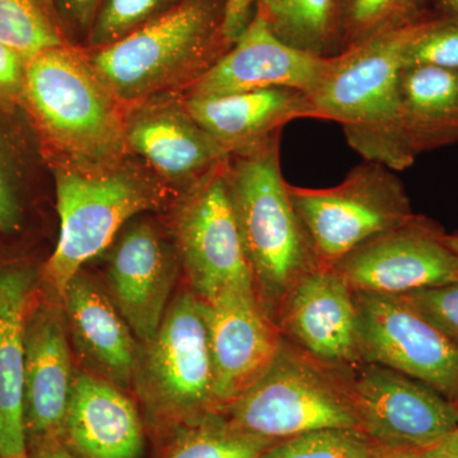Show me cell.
Instances as JSON below:
<instances>
[{
  "instance_id": "12",
  "label": "cell",
  "mask_w": 458,
  "mask_h": 458,
  "mask_svg": "<svg viewBox=\"0 0 458 458\" xmlns=\"http://www.w3.org/2000/svg\"><path fill=\"white\" fill-rule=\"evenodd\" d=\"M349 382L360 429L377 445L423 450L458 427L450 399L396 370L363 361Z\"/></svg>"
},
{
  "instance_id": "20",
  "label": "cell",
  "mask_w": 458,
  "mask_h": 458,
  "mask_svg": "<svg viewBox=\"0 0 458 458\" xmlns=\"http://www.w3.org/2000/svg\"><path fill=\"white\" fill-rule=\"evenodd\" d=\"M63 434L86 458H138L143 448L134 403L119 386L86 373L74 377Z\"/></svg>"
},
{
  "instance_id": "14",
  "label": "cell",
  "mask_w": 458,
  "mask_h": 458,
  "mask_svg": "<svg viewBox=\"0 0 458 458\" xmlns=\"http://www.w3.org/2000/svg\"><path fill=\"white\" fill-rule=\"evenodd\" d=\"M123 128L128 152L141 157L157 176L183 191L229 158L176 93L125 106Z\"/></svg>"
},
{
  "instance_id": "34",
  "label": "cell",
  "mask_w": 458,
  "mask_h": 458,
  "mask_svg": "<svg viewBox=\"0 0 458 458\" xmlns=\"http://www.w3.org/2000/svg\"><path fill=\"white\" fill-rule=\"evenodd\" d=\"M256 0H225L223 33L229 45L240 38L255 16Z\"/></svg>"
},
{
  "instance_id": "2",
  "label": "cell",
  "mask_w": 458,
  "mask_h": 458,
  "mask_svg": "<svg viewBox=\"0 0 458 458\" xmlns=\"http://www.w3.org/2000/svg\"><path fill=\"white\" fill-rule=\"evenodd\" d=\"M282 131L229 156L232 209L259 298L270 315L303 276L319 267L280 165Z\"/></svg>"
},
{
  "instance_id": "23",
  "label": "cell",
  "mask_w": 458,
  "mask_h": 458,
  "mask_svg": "<svg viewBox=\"0 0 458 458\" xmlns=\"http://www.w3.org/2000/svg\"><path fill=\"white\" fill-rule=\"evenodd\" d=\"M401 140L412 159L458 143V72L403 68L400 77Z\"/></svg>"
},
{
  "instance_id": "4",
  "label": "cell",
  "mask_w": 458,
  "mask_h": 458,
  "mask_svg": "<svg viewBox=\"0 0 458 458\" xmlns=\"http://www.w3.org/2000/svg\"><path fill=\"white\" fill-rule=\"evenodd\" d=\"M426 20L330 57L324 77L309 95L318 119L339 123L349 146L364 161L394 172L415 162L401 140L400 77L406 47Z\"/></svg>"
},
{
  "instance_id": "41",
  "label": "cell",
  "mask_w": 458,
  "mask_h": 458,
  "mask_svg": "<svg viewBox=\"0 0 458 458\" xmlns=\"http://www.w3.org/2000/svg\"><path fill=\"white\" fill-rule=\"evenodd\" d=\"M42 2H44V4L47 5V8L49 9L50 12L53 11V0H42Z\"/></svg>"
},
{
  "instance_id": "35",
  "label": "cell",
  "mask_w": 458,
  "mask_h": 458,
  "mask_svg": "<svg viewBox=\"0 0 458 458\" xmlns=\"http://www.w3.org/2000/svg\"><path fill=\"white\" fill-rule=\"evenodd\" d=\"M65 20L82 31H90L99 5V0H53Z\"/></svg>"
},
{
  "instance_id": "13",
  "label": "cell",
  "mask_w": 458,
  "mask_h": 458,
  "mask_svg": "<svg viewBox=\"0 0 458 458\" xmlns=\"http://www.w3.org/2000/svg\"><path fill=\"white\" fill-rule=\"evenodd\" d=\"M201 302L218 411L261 378L276 360L283 336L256 291L229 289Z\"/></svg>"
},
{
  "instance_id": "17",
  "label": "cell",
  "mask_w": 458,
  "mask_h": 458,
  "mask_svg": "<svg viewBox=\"0 0 458 458\" xmlns=\"http://www.w3.org/2000/svg\"><path fill=\"white\" fill-rule=\"evenodd\" d=\"M177 250L149 222H132L123 231L110 259L108 284L114 304L132 335L144 344L156 335L176 278Z\"/></svg>"
},
{
  "instance_id": "6",
  "label": "cell",
  "mask_w": 458,
  "mask_h": 458,
  "mask_svg": "<svg viewBox=\"0 0 458 458\" xmlns=\"http://www.w3.org/2000/svg\"><path fill=\"white\" fill-rule=\"evenodd\" d=\"M218 411L242 432L274 442L325 428L360 429L349 370L316 360L284 337L261 378Z\"/></svg>"
},
{
  "instance_id": "30",
  "label": "cell",
  "mask_w": 458,
  "mask_h": 458,
  "mask_svg": "<svg viewBox=\"0 0 458 458\" xmlns=\"http://www.w3.org/2000/svg\"><path fill=\"white\" fill-rule=\"evenodd\" d=\"M403 66H432L458 72V22L442 16L428 18L406 47Z\"/></svg>"
},
{
  "instance_id": "8",
  "label": "cell",
  "mask_w": 458,
  "mask_h": 458,
  "mask_svg": "<svg viewBox=\"0 0 458 458\" xmlns=\"http://www.w3.org/2000/svg\"><path fill=\"white\" fill-rule=\"evenodd\" d=\"M140 369L148 403L172 418H201L216 411V376L203 302L180 294L146 344Z\"/></svg>"
},
{
  "instance_id": "5",
  "label": "cell",
  "mask_w": 458,
  "mask_h": 458,
  "mask_svg": "<svg viewBox=\"0 0 458 458\" xmlns=\"http://www.w3.org/2000/svg\"><path fill=\"white\" fill-rule=\"evenodd\" d=\"M54 174L60 232L44 276L62 301L84 262L101 254L135 216L161 207L167 183L126 159L101 171L57 164Z\"/></svg>"
},
{
  "instance_id": "16",
  "label": "cell",
  "mask_w": 458,
  "mask_h": 458,
  "mask_svg": "<svg viewBox=\"0 0 458 458\" xmlns=\"http://www.w3.org/2000/svg\"><path fill=\"white\" fill-rule=\"evenodd\" d=\"M330 57L289 47L255 13L245 31L183 95L222 96L267 89L312 92Z\"/></svg>"
},
{
  "instance_id": "27",
  "label": "cell",
  "mask_w": 458,
  "mask_h": 458,
  "mask_svg": "<svg viewBox=\"0 0 458 458\" xmlns=\"http://www.w3.org/2000/svg\"><path fill=\"white\" fill-rule=\"evenodd\" d=\"M0 41L27 62L64 44L42 0H0Z\"/></svg>"
},
{
  "instance_id": "21",
  "label": "cell",
  "mask_w": 458,
  "mask_h": 458,
  "mask_svg": "<svg viewBox=\"0 0 458 458\" xmlns=\"http://www.w3.org/2000/svg\"><path fill=\"white\" fill-rule=\"evenodd\" d=\"M62 302L84 360L111 384H131L138 364L134 337L114 302L81 271L69 282Z\"/></svg>"
},
{
  "instance_id": "37",
  "label": "cell",
  "mask_w": 458,
  "mask_h": 458,
  "mask_svg": "<svg viewBox=\"0 0 458 458\" xmlns=\"http://www.w3.org/2000/svg\"><path fill=\"white\" fill-rule=\"evenodd\" d=\"M32 458H77L71 452L66 450L64 445H60L56 439L41 442L36 448Z\"/></svg>"
},
{
  "instance_id": "11",
  "label": "cell",
  "mask_w": 458,
  "mask_h": 458,
  "mask_svg": "<svg viewBox=\"0 0 458 458\" xmlns=\"http://www.w3.org/2000/svg\"><path fill=\"white\" fill-rule=\"evenodd\" d=\"M426 216L370 238L334 265L358 293L403 295L458 279V255Z\"/></svg>"
},
{
  "instance_id": "15",
  "label": "cell",
  "mask_w": 458,
  "mask_h": 458,
  "mask_svg": "<svg viewBox=\"0 0 458 458\" xmlns=\"http://www.w3.org/2000/svg\"><path fill=\"white\" fill-rule=\"evenodd\" d=\"M274 319L285 340L327 366L351 370L363 363L354 291L333 267L298 280Z\"/></svg>"
},
{
  "instance_id": "26",
  "label": "cell",
  "mask_w": 458,
  "mask_h": 458,
  "mask_svg": "<svg viewBox=\"0 0 458 458\" xmlns=\"http://www.w3.org/2000/svg\"><path fill=\"white\" fill-rule=\"evenodd\" d=\"M274 441L242 432L210 411L174 445L167 458H259Z\"/></svg>"
},
{
  "instance_id": "32",
  "label": "cell",
  "mask_w": 458,
  "mask_h": 458,
  "mask_svg": "<svg viewBox=\"0 0 458 458\" xmlns=\"http://www.w3.org/2000/svg\"><path fill=\"white\" fill-rule=\"evenodd\" d=\"M0 128V232L11 233L20 227V189L22 165L16 148Z\"/></svg>"
},
{
  "instance_id": "7",
  "label": "cell",
  "mask_w": 458,
  "mask_h": 458,
  "mask_svg": "<svg viewBox=\"0 0 458 458\" xmlns=\"http://www.w3.org/2000/svg\"><path fill=\"white\" fill-rule=\"evenodd\" d=\"M289 192L319 267H334L358 246L415 214L397 174L377 162L355 165L333 188L289 183Z\"/></svg>"
},
{
  "instance_id": "19",
  "label": "cell",
  "mask_w": 458,
  "mask_h": 458,
  "mask_svg": "<svg viewBox=\"0 0 458 458\" xmlns=\"http://www.w3.org/2000/svg\"><path fill=\"white\" fill-rule=\"evenodd\" d=\"M189 114L229 156L246 152L297 119H318L309 95L267 89L222 96L182 95Z\"/></svg>"
},
{
  "instance_id": "9",
  "label": "cell",
  "mask_w": 458,
  "mask_h": 458,
  "mask_svg": "<svg viewBox=\"0 0 458 458\" xmlns=\"http://www.w3.org/2000/svg\"><path fill=\"white\" fill-rule=\"evenodd\" d=\"M227 162L183 191L174 216L177 255L201 301L229 289L256 291L229 199Z\"/></svg>"
},
{
  "instance_id": "18",
  "label": "cell",
  "mask_w": 458,
  "mask_h": 458,
  "mask_svg": "<svg viewBox=\"0 0 458 458\" xmlns=\"http://www.w3.org/2000/svg\"><path fill=\"white\" fill-rule=\"evenodd\" d=\"M73 382L65 313L41 307L25 330L26 428L40 443L64 433Z\"/></svg>"
},
{
  "instance_id": "28",
  "label": "cell",
  "mask_w": 458,
  "mask_h": 458,
  "mask_svg": "<svg viewBox=\"0 0 458 458\" xmlns=\"http://www.w3.org/2000/svg\"><path fill=\"white\" fill-rule=\"evenodd\" d=\"M376 447L357 428H325L276 442L259 458H370Z\"/></svg>"
},
{
  "instance_id": "39",
  "label": "cell",
  "mask_w": 458,
  "mask_h": 458,
  "mask_svg": "<svg viewBox=\"0 0 458 458\" xmlns=\"http://www.w3.org/2000/svg\"><path fill=\"white\" fill-rule=\"evenodd\" d=\"M429 3L437 14L458 22V0H429Z\"/></svg>"
},
{
  "instance_id": "22",
  "label": "cell",
  "mask_w": 458,
  "mask_h": 458,
  "mask_svg": "<svg viewBox=\"0 0 458 458\" xmlns=\"http://www.w3.org/2000/svg\"><path fill=\"white\" fill-rule=\"evenodd\" d=\"M32 276L0 273V458H30L25 418V330Z\"/></svg>"
},
{
  "instance_id": "25",
  "label": "cell",
  "mask_w": 458,
  "mask_h": 458,
  "mask_svg": "<svg viewBox=\"0 0 458 458\" xmlns=\"http://www.w3.org/2000/svg\"><path fill=\"white\" fill-rule=\"evenodd\" d=\"M342 8L344 51L437 16L429 0H342Z\"/></svg>"
},
{
  "instance_id": "42",
  "label": "cell",
  "mask_w": 458,
  "mask_h": 458,
  "mask_svg": "<svg viewBox=\"0 0 458 458\" xmlns=\"http://www.w3.org/2000/svg\"><path fill=\"white\" fill-rule=\"evenodd\" d=\"M452 403H454V406H456V409H457V411H458V390H457V393H456V396H454V401H452Z\"/></svg>"
},
{
  "instance_id": "33",
  "label": "cell",
  "mask_w": 458,
  "mask_h": 458,
  "mask_svg": "<svg viewBox=\"0 0 458 458\" xmlns=\"http://www.w3.org/2000/svg\"><path fill=\"white\" fill-rule=\"evenodd\" d=\"M27 60L0 41V102L23 104Z\"/></svg>"
},
{
  "instance_id": "10",
  "label": "cell",
  "mask_w": 458,
  "mask_h": 458,
  "mask_svg": "<svg viewBox=\"0 0 458 458\" xmlns=\"http://www.w3.org/2000/svg\"><path fill=\"white\" fill-rule=\"evenodd\" d=\"M354 295L361 361L411 377L454 401L458 390L456 346L403 295Z\"/></svg>"
},
{
  "instance_id": "36",
  "label": "cell",
  "mask_w": 458,
  "mask_h": 458,
  "mask_svg": "<svg viewBox=\"0 0 458 458\" xmlns=\"http://www.w3.org/2000/svg\"><path fill=\"white\" fill-rule=\"evenodd\" d=\"M420 458H458V427L420 450Z\"/></svg>"
},
{
  "instance_id": "40",
  "label": "cell",
  "mask_w": 458,
  "mask_h": 458,
  "mask_svg": "<svg viewBox=\"0 0 458 458\" xmlns=\"http://www.w3.org/2000/svg\"><path fill=\"white\" fill-rule=\"evenodd\" d=\"M445 241H447L448 245H450L451 249L458 255V232L447 233Z\"/></svg>"
},
{
  "instance_id": "3",
  "label": "cell",
  "mask_w": 458,
  "mask_h": 458,
  "mask_svg": "<svg viewBox=\"0 0 458 458\" xmlns=\"http://www.w3.org/2000/svg\"><path fill=\"white\" fill-rule=\"evenodd\" d=\"M223 17L225 0H179L89 57L123 106L188 90L232 47Z\"/></svg>"
},
{
  "instance_id": "38",
  "label": "cell",
  "mask_w": 458,
  "mask_h": 458,
  "mask_svg": "<svg viewBox=\"0 0 458 458\" xmlns=\"http://www.w3.org/2000/svg\"><path fill=\"white\" fill-rule=\"evenodd\" d=\"M370 458H420V450L377 445L376 450Z\"/></svg>"
},
{
  "instance_id": "31",
  "label": "cell",
  "mask_w": 458,
  "mask_h": 458,
  "mask_svg": "<svg viewBox=\"0 0 458 458\" xmlns=\"http://www.w3.org/2000/svg\"><path fill=\"white\" fill-rule=\"evenodd\" d=\"M403 297L458 349V279Z\"/></svg>"
},
{
  "instance_id": "1",
  "label": "cell",
  "mask_w": 458,
  "mask_h": 458,
  "mask_svg": "<svg viewBox=\"0 0 458 458\" xmlns=\"http://www.w3.org/2000/svg\"><path fill=\"white\" fill-rule=\"evenodd\" d=\"M23 105L62 165L107 170L129 153L125 106L89 57L65 44L27 62Z\"/></svg>"
},
{
  "instance_id": "29",
  "label": "cell",
  "mask_w": 458,
  "mask_h": 458,
  "mask_svg": "<svg viewBox=\"0 0 458 458\" xmlns=\"http://www.w3.org/2000/svg\"><path fill=\"white\" fill-rule=\"evenodd\" d=\"M179 0H99L89 31V45L101 49L119 41L164 13Z\"/></svg>"
},
{
  "instance_id": "24",
  "label": "cell",
  "mask_w": 458,
  "mask_h": 458,
  "mask_svg": "<svg viewBox=\"0 0 458 458\" xmlns=\"http://www.w3.org/2000/svg\"><path fill=\"white\" fill-rule=\"evenodd\" d=\"M255 13L294 49L319 57L344 51L342 0H256Z\"/></svg>"
}]
</instances>
